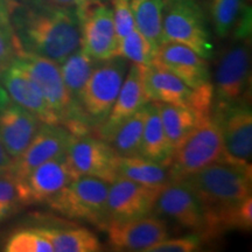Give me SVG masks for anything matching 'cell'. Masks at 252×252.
Returning a JSON list of instances; mask_svg holds the SVG:
<instances>
[{
    "label": "cell",
    "instance_id": "cell-1",
    "mask_svg": "<svg viewBox=\"0 0 252 252\" xmlns=\"http://www.w3.org/2000/svg\"><path fill=\"white\" fill-rule=\"evenodd\" d=\"M9 23L20 50L62 63L82 46L76 9L30 0L9 11Z\"/></svg>",
    "mask_w": 252,
    "mask_h": 252
},
{
    "label": "cell",
    "instance_id": "cell-2",
    "mask_svg": "<svg viewBox=\"0 0 252 252\" xmlns=\"http://www.w3.org/2000/svg\"><path fill=\"white\" fill-rule=\"evenodd\" d=\"M181 180L193 189L203 209L230 206L251 196V166L217 161Z\"/></svg>",
    "mask_w": 252,
    "mask_h": 252
},
{
    "label": "cell",
    "instance_id": "cell-3",
    "mask_svg": "<svg viewBox=\"0 0 252 252\" xmlns=\"http://www.w3.org/2000/svg\"><path fill=\"white\" fill-rule=\"evenodd\" d=\"M217 161H225L220 125L213 115L198 117L193 130L173 152L168 166L171 180H181Z\"/></svg>",
    "mask_w": 252,
    "mask_h": 252
},
{
    "label": "cell",
    "instance_id": "cell-4",
    "mask_svg": "<svg viewBox=\"0 0 252 252\" xmlns=\"http://www.w3.org/2000/svg\"><path fill=\"white\" fill-rule=\"evenodd\" d=\"M110 182L94 176H78L47 201L56 213L72 220H82L105 229Z\"/></svg>",
    "mask_w": 252,
    "mask_h": 252
},
{
    "label": "cell",
    "instance_id": "cell-5",
    "mask_svg": "<svg viewBox=\"0 0 252 252\" xmlns=\"http://www.w3.org/2000/svg\"><path fill=\"white\" fill-rule=\"evenodd\" d=\"M126 72L127 61L119 56L97 61L78 100L82 116L91 130H96L105 122Z\"/></svg>",
    "mask_w": 252,
    "mask_h": 252
},
{
    "label": "cell",
    "instance_id": "cell-6",
    "mask_svg": "<svg viewBox=\"0 0 252 252\" xmlns=\"http://www.w3.org/2000/svg\"><path fill=\"white\" fill-rule=\"evenodd\" d=\"M162 39L186 45L206 60L214 55L206 18L196 0H163Z\"/></svg>",
    "mask_w": 252,
    "mask_h": 252
},
{
    "label": "cell",
    "instance_id": "cell-7",
    "mask_svg": "<svg viewBox=\"0 0 252 252\" xmlns=\"http://www.w3.org/2000/svg\"><path fill=\"white\" fill-rule=\"evenodd\" d=\"M250 35H234L232 42L222 50L217 60L213 84L215 104L247 102L244 96L250 90Z\"/></svg>",
    "mask_w": 252,
    "mask_h": 252
},
{
    "label": "cell",
    "instance_id": "cell-8",
    "mask_svg": "<svg viewBox=\"0 0 252 252\" xmlns=\"http://www.w3.org/2000/svg\"><path fill=\"white\" fill-rule=\"evenodd\" d=\"M144 86L150 102L186 106L198 117L212 115L214 102L213 83L193 89L171 71L156 65H143Z\"/></svg>",
    "mask_w": 252,
    "mask_h": 252
},
{
    "label": "cell",
    "instance_id": "cell-9",
    "mask_svg": "<svg viewBox=\"0 0 252 252\" xmlns=\"http://www.w3.org/2000/svg\"><path fill=\"white\" fill-rule=\"evenodd\" d=\"M213 117L220 125L225 161L251 166L252 113L248 102L215 104Z\"/></svg>",
    "mask_w": 252,
    "mask_h": 252
},
{
    "label": "cell",
    "instance_id": "cell-10",
    "mask_svg": "<svg viewBox=\"0 0 252 252\" xmlns=\"http://www.w3.org/2000/svg\"><path fill=\"white\" fill-rule=\"evenodd\" d=\"M65 157L77 176H94L108 182L117 179L118 156L105 140L90 133L71 134Z\"/></svg>",
    "mask_w": 252,
    "mask_h": 252
},
{
    "label": "cell",
    "instance_id": "cell-11",
    "mask_svg": "<svg viewBox=\"0 0 252 252\" xmlns=\"http://www.w3.org/2000/svg\"><path fill=\"white\" fill-rule=\"evenodd\" d=\"M80 18L81 48L94 61L115 58L118 41L113 25L112 8L99 0H88Z\"/></svg>",
    "mask_w": 252,
    "mask_h": 252
},
{
    "label": "cell",
    "instance_id": "cell-12",
    "mask_svg": "<svg viewBox=\"0 0 252 252\" xmlns=\"http://www.w3.org/2000/svg\"><path fill=\"white\" fill-rule=\"evenodd\" d=\"M76 178L65 154L43 162L24 178L15 179L21 204L47 203Z\"/></svg>",
    "mask_w": 252,
    "mask_h": 252
},
{
    "label": "cell",
    "instance_id": "cell-13",
    "mask_svg": "<svg viewBox=\"0 0 252 252\" xmlns=\"http://www.w3.org/2000/svg\"><path fill=\"white\" fill-rule=\"evenodd\" d=\"M110 247L118 251H145L168 238V228L159 216L145 215L106 225Z\"/></svg>",
    "mask_w": 252,
    "mask_h": 252
},
{
    "label": "cell",
    "instance_id": "cell-14",
    "mask_svg": "<svg viewBox=\"0 0 252 252\" xmlns=\"http://www.w3.org/2000/svg\"><path fill=\"white\" fill-rule=\"evenodd\" d=\"M153 210L157 215L172 219L179 225L198 234L204 228L202 203L184 180H171L163 185Z\"/></svg>",
    "mask_w": 252,
    "mask_h": 252
},
{
    "label": "cell",
    "instance_id": "cell-15",
    "mask_svg": "<svg viewBox=\"0 0 252 252\" xmlns=\"http://www.w3.org/2000/svg\"><path fill=\"white\" fill-rule=\"evenodd\" d=\"M161 187H151L125 178H117L110 182L106 213L109 222L126 220L149 215Z\"/></svg>",
    "mask_w": 252,
    "mask_h": 252
},
{
    "label": "cell",
    "instance_id": "cell-16",
    "mask_svg": "<svg viewBox=\"0 0 252 252\" xmlns=\"http://www.w3.org/2000/svg\"><path fill=\"white\" fill-rule=\"evenodd\" d=\"M152 65L171 71L193 89L210 82L207 60L189 47L174 41H162L158 46L154 50Z\"/></svg>",
    "mask_w": 252,
    "mask_h": 252
},
{
    "label": "cell",
    "instance_id": "cell-17",
    "mask_svg": "<svg viewBox=\"0 0 252 252\" xmlns=\"http://www.w3.org/2000/svg\"><path fill=\"white\" fill-rule=\"evenodd\" d=\"M70 137L63 125L42 124L24 153L14 160L7 175L21 179L43 162L64 156Z\"/></svg>",
    "mask_w": 252,
    "mask_h": 252
},
{
    "label": "cell",
    "instance_id": "cell-18",
    "mask_svg": "<svg viewBox=\"0 0 252 252\" xmlns=\"http://www.w3.org/2000/svg\"><path fill=\"white\" fill-rule=\"evenodd\" d=\"M150 103L144 86L143 65L132 63L105 122L94 132L105 140L117 126Z\"/></svg>",
    "mask_w": 252,
    "mask_h": 252
},
{
    "label": "cell",
    "instance_id": "cell-19",
    "mask_svg": "<svg viewBox=\"0 0 252 252\" xmlns=\"http://www.w3.org/2000/svg\"><path fill=\"white\" fill-rule=\"evenodd\" d=\"M0 84L12 102L27 110L43 124H60L54 111L43 98L33 81L14 63H11L0 74Z\"/></svg>",
    "mask_w": 252,
    "mask_h": 252
},
{
    "label": "cell",
    "instance_id": "cell-20",
    "mask_svg": "<svg viewBox=\"0 0 252 252\" xmlns=\"http://www.w3.org/2000/svg\"><path fill=\"white\" fill-rule=\"evenodd\" d=\"M42 124L39 118L11 100L0 110V139L13 161L27 149Z\"/></svg>",
    "mask_w": 252,
    "mask_h": 252
},
{
    "label": "cell",
    "instance_id": "cell-21",
    "mask_svg": "<svg viewBox=\"0 0 252 252\" xmlns=\"http://www.w3.org/2000/svg\"><path fill=\"white\" fill-rule=\"evenodd\" d=\"M204 210L203 239L215 238L229 230H251L252 197L230 206L207 208Z\"/></svg>",
    "mask_w": 252,
    "mask_h": 252
},
{
    "label": "cell",
    "instance_id": "cell-22",
    "mask_svg": "<svg viewBox=\"0 0 252 252\" xmlns=\"http://www.w3.org/2000/svg\"><path fill=\"white\" fill-rule=\"evenodd\" d=\"M46 237L56 252H97L102 250L97 236L86 228H34Z\"/></svg>",
    "mask_w": 252,
    "mask_h": 252
},
{
    "label": "cell",
    "instance_id": "cell-23",
    "mask_svg": "<svg viewBox=\"0 0 252 252\" xmlns=\"http://www.w3.org/2000/svg\"><path fill=\"white\" fill-rule=\"evenodd\" d=\"M172 156L173 150L169 146L165 131H163L159 110H158L157 104L153 102L152 104H149V108H147V117L140 145V157L169 166Z\"/></svg>",
    "mask_w": 252,
    "mask_h": 252
},
{
    "label": "cell",
    "instance_id": "cell-24",
    "mask_svg": "<svg viewBox=\"0 0 252 252\" xmlns=\"http://www.w3.org/2000/svg\"><path fill=\"white\" fill-rule=\"evenodd\" d=\"M117 175L151 187H161L171 181L168 166L143 157H119Z\"/></svg>",
    "mask_w": 252,
    "mask_h": 252
},
{
    "label": "cell",
    "instance_id": "cell-25",
    "mask_svg": "<svg viewBox=\"0 0 252 252\" xmlns=\"http://www.w3.org/2000/svg\"><path fill=\"white\" fill-rule=\"evenodd\" d=\"M149 104L121 123L105 141L118 157H140V145Z\"/></svg>",
    "mask_w": 252,
    "mask_h": 252
},
{
    "label": "cell",
    "instance_id": "cell-26",
    "mask_svg": "<svg viewBox=\"0 0 252 252\" xmlns=\"http://www.w3.org/2000/svg\"><path fill=\"white\" fill-rule=\"evenodd\" d=\"M154 103L157 104L158 110H159L160 121H161L167 140L174 152L179 144L187 137L189 132L196 125L198 116L193 110L186 108V106L159 102Z\"/></svg>",
    "mask_w": 252,
    "mask_h": 252
},
{
    "label": "cell",
    "instance_id": "cell-27",
    "mask_svg": "<svg viewBox=\"0 0 252 252\" xmlns=\"http://www.w3.org/2000/svg\"><path fill=\"white\" fill-rule=\"evenodd\" d=\"M163 0H130L135 28L156 50L162 42Z\"/></svg>",
    "mask_w": 252,
    "mask_h": 252
},
{
    "label": "cell",
    "instance_id": "cell-28",
    "mask_svg": "<svg viewBox=\"0 0 252 252\" xmlns=\"http://www.w3.org/2000/svg\"><path fill=\"white\" fill-rule=\"evenodd\" d=\"M96 63L97 61L91 59L82 48L77 49L62 63H60V69H61L64 86L67 88L71 100L78 109H80L78 100H80L81 94L88 80H89Z\"/></svg>",
    "mask_w": 252,
    "mask_h": 252
},
{
    "label": "cell",
    "instance_id": "cell-29",
    "mask_svg": "<svg viewBox=\"0 0 252 252\" xmlns=\"http://www.w3.org/2000/svg\"><path fill=\"white\" fill-rule=\"evenodd\" d=\"M248 11L250 7L244 4V0H210L209 14L216 35H230Z\"/></svg>",
    "mask_w": 252,
    "mask_h": 252
},
{
    "label": "cell",
    "instance_id": "cell-30",
    "mask_svg": "<svg viewBox=\"0 0 252 252\" xmlns=\"http://www.w3.org/2000/svg\"><path fill=\"white\" fill-rule=\"evenodd\" d=\"M154 55V49L150 42L141 35L137 28L128 35L118 41L116 56L125 59L126 61L139 65H151Z\"/></svg>",
    "mask_w": 252,
    "mask_h": 252
},
{
    "label": "cell",
    "instance_id": "cell-31",
    "mask_svg": "<svg viewBox=\"0 0 252 252\" xmlns=\"http://www.w3.org/2000/svg\"><path fill=\"white\" fill-rule=\"evenodd\" d=\"M6 252H54L53 245L35 229H25L14 232L6 242Z\"/></svg>",
    "mask_w": 252,
    "mask_h": 252
},
{
    "label": "cell",
    "instance_id": "cell-32",
    "mask_svg": "<svg viewBox=\"0 0 252 252\" xmlns=\"http://www.w3.org/2000/svg\"><path fill=\"white\" fill-rule=\"evenodd\" d=\"M20 50L8 17H0V74L11 64Z\"/></svg>",
    "mask_w": 252,
    "mask_h": 252
},
{
    "label": "cell",
    "instance_id": "cell-33",
    "mask_svg": "<svg viewBox=\"0 0 252 252\" xmlns=\"http://www.w3.org/2000/svg\"><path fill=\"white\" fill-rule=\"evenodd\" d=\"M21 204L17 181L11 175L0 176V220L11 216Z\"/></svg>",
    "mask_w": 252,
    "mask_h": 252
},
{
    "label": "cell",
    "instance_id": "cell-34",
    "mask_svg": "<svg viewBox=\"0 0 252 252\" xmlns=\"http://www.w3.org/2000/svg\"><path fill=\"white\" fill-rule=\"evenodd\" d=\"M112 15L117 41H121L135 30L130 0H112Z\"/></svg>",
    "mask_w": 252,
    "mask_h": 252
},
{
    "label": "cell",
    "instance_id": "cell-35",
    "mask_svg": "<svg viewBox=\"0 0 252 252\" xmlns=\"http://www.w3.org/2000/svg\"><path fill=\"white\" fill-rule=\"evenodd\" d=\"M203 241L202 235L198 232L173 239L166 238L146 252H194L200 250Z\"/></svg>",
    "mask_w": 252,
    "mask_h": 252
},
{
    "label": "cell",
    "instance_id": "cell-36",
    "mask_svg": "<svg viewBox=\"0 0 252 252\" xmlns=\"http://www.w3.org/2000/svg\"><path fill=\"white\" fill-rule=\"evenodd\" d=\"M43 1L53 6H58V7L76 9L78 14L81 15L82 11L86 7L88 0H43Z\"/></svg>",
    "mask_w": 252,
    "mask_h": 252
},
{
    "label": "cell",
    "instance_id": "cell-37",
    "mask_svg": "<svg viewBox=\"0 0 252 252\" xmlns=\"http://www.w3.org/2000/svg\"><path fill=\"white\" fill-rule=\"evenodd\" d=\"M12 165H13V159L8 156L4 144L0 139V176L7 175L11 172Z\"/></svg>",
    "mask_w": 252,
    "mask_h": 252
},
{
    "label": "cell",
    "instance_id": "cell-38",
    "mask_svg": "<svg viewBox=\"0 0 252 252\" xmlns=\"http://www.w3.org/2000/svg\"><path fill=\"white\" fill-rule=\"evenodd\" d=\"M1 1L6 5V7H7L8 13H9V11H11L13 7H15L17 5L25 4V2H28L30 0H1Z\"/></svg>",
    "mask_w": 252,
    "mask_h": 252
},
{
    "label": "cell",
    "instance_id": "cell-39",
    "mask_svg": "<svg viewBox=\"0 0 252 252\" xmlns=\"http://www.w3.org/2000/svg\"><path fill=\"white\" fill-rule=\"evenodd\" d=\"M0 17H8L9 18L8 9H7V7H6V5L4 4V2L1 1V0H0Z\"/></svg>",
    "mask_w": 252,
    "mask_h": 252
}]
</instances>
